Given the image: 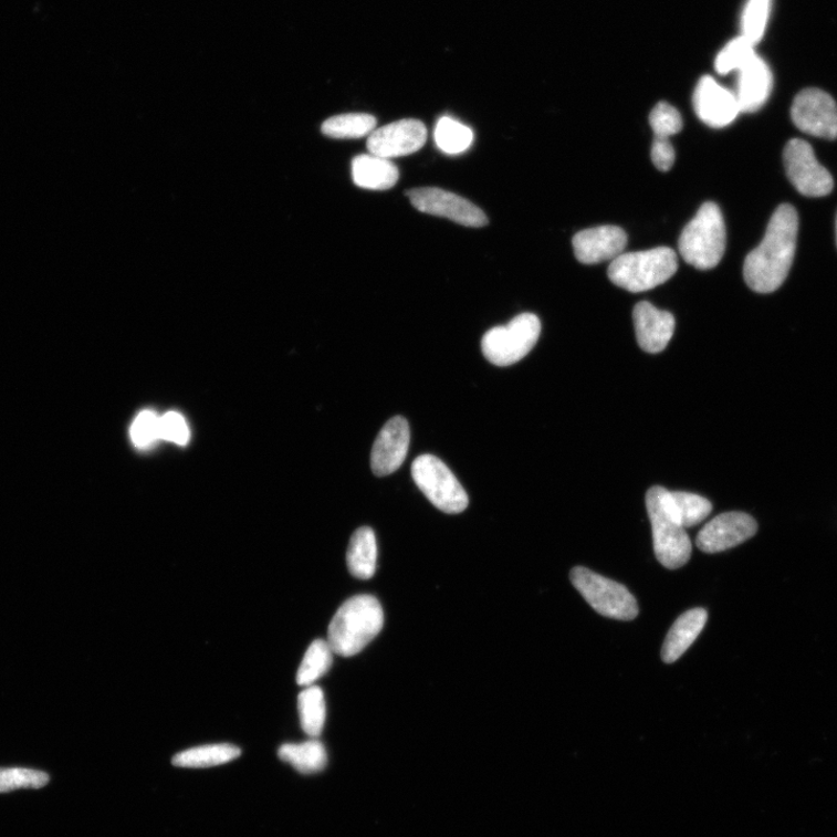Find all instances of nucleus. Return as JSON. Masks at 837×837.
I'll list each match as a JSON object with an SVG mask.
<instances>
[{
	"instance_id": "obj_10",
	"label": "nucleus",
	"mask_w": 837,
	"mask_h": 837,
	"mask_svg": "<svg viewBox=\"0 0 837 837\" xmlns=\"http://www.w3.org/2000/svg\"><path fill=\"white\" fill-rule=\"evenodd\" d=\"M406 195L420 212L447 218L472 229L484 228L489 223L486 215L479 207L459 195L439 188H418Z\"/></svg>"
},
{
	"instance_id": "obj_16",
	"label": "nucleus",
	"mask_w": 837,
	"mask_h": 837,
	"mask_svg": "<svg viewBox=\"0 0 837 837\" xmlns=\"http://www.w3.org/2000/svg\"><path fill=\"white\" fill-rule=\"evenodd\" d=\"M627 241V234L622 229L606 224L578 232L573 239V247L580 263L597 264L620 257Z\"/></svg>"
},
{
	"instance_id": "obj_30",
	"label": "nucleus",
	"mask_w": 837,
	"mask_h": 837,
	"mask_svg": "<svg viewBox=\"0 0 837 837\" xmlns=\"http://www.w3.org/2000/svg\"><path fill=\"white\" fill-rule=\"evenodd\" d=\"M755 55V44L741 35L728 43L718 54L715 60V71L720 75H729L732 72H739Z\"/></svg>"
},
{
	"instance_id": "obj_14",
	"label": "nucleus",
	"mask_w": 837,
	"mask_h": 837,
	"mask_svg": "<svg viewBox=\"0 0 837 837\" xmlns=\"http://www.w3.org/2000/svg\"><path fill=\"white\" fill-rule=\"evenodd\" d=\"M698 118L712 128L730 126L740 115L735 94L721 86L713 77H701L693 94Z\"/></svg>"
},
{
	"instance_id": "obj_7",
	"label": "nucleus",
	"mask_w": 837,
	"mask_h": 837,
	"mask_svg": "<svg viewBox=\"0 0 837 837\" xmlns=\"http://www.w3.org/2000/svg\"><path fill=\"white\" fill-rule=\"evenodd\" d=\"M571 580L587 604L600 616L621 621L635 620L638 617V601L622 584L584 567L574 568Z\"/></svg>"
},
{
	"instance_id": "obj_1",
	"label": "nucleus",
	"mask_w": 837,
	"mask_h": 837,
	"mask_svg": "<svg viewBox=\"0 0 837 837\" xmlns=\"http://www.w3.org/2000/svg\"><path fill=\"white\" fill-rule=\"evenodd\" d=\"M798 230L796 209L783 203L768 221L761 244L744 261L743 276L753 291L771 293L785 282L795 260Z\"/></svg>"
},
{
	"instance_id": "obj_21",
	"label": "nucleus",
	"mask_w": 837,
	"mask_h": 837,
	"mask_svg": "<svg viewBox=\"0 0 837 837\" xmlns=\"http://www.w3.org/2000/svg\"><path fill=\"white\" fill-rule=\"evenodd\" d=\"M347 564L351 574L356 578L369 579L375 575L377 541L372 529L360 527L353 534L347 552Z\"/></svg>"
},
{
	"instance_id": "obj_13",
	"label": "nucleus",
	"mask_w": 837,
	"mask_h": 837,
	"mask_svg": "<svg viewBox=\"0 0 837 837\" xmlns=\"http://www.w3.org/2000/svg\"><path fill=\"white\" fill-rule=\"evenodd\" d=\"M427 140L426 126L416 119H404L375 129L368 138L370 154L388 158L411 155Z\"/></svg>"
},
{
	"instance_id": "obj_17",
	"label": "nucleus",
	"mask_w": 837,
	"mask_h": 837,
	"mask_svg": "<svg viewBox=\"0 0 837 837\" xmlns=\"http://www.w3.org/2000/svg\"><path fill=\"white\" fill-rule=\"evenodd\" d=\"M632 321L642 351L658 354L667 348L676 326L671 313L656 308L648 302H641L632 311Z\"/></svg>"
},
{
	"instance_id": "obj_11",
	"label": "nucleus",
	"mask_w": 837,
	"mask_h": 837,
	"mask_svg": "<svg viewBox=\"0 0 837 837\" xmlns=\"http://www.w3.org/2000/svg\"><path fill=\"white\" fill-rule=\"evenodd\" d=\"M795 125L812 137L837 138V104L820 88H806L797 95L791 108Z\"/></svg>"
},
{
	"instance_id": "obj_5",
	"label": "nucleus",
	"mask_w": 837,
	"mask_h": 837,
	"mask_svg": "<svg viewBox=\"0 0 837 837\" xmlns=\"http://www.w3.org/2000/svg\"><path fill=\"white\" fill-rule=\"evenodd\" d=\"M668 490L653 486L646 495L656 558L665 568L676 571L684 567L692 554L691 540L686 529L677 522L667 500Z\"/></svg>"
},
{
	"instance_id": "obj_32",
	"label": "nucleus",
	"mask_w": 837,
	"mask_h": 837,
	"mask_svg": "<svg viewBox=\"0 0 837 837\" xmlns=\"http://www.w3.org/2000/svg\"><path fill=\"white\" fill-rule=\"evenodd\" d=\"M50 783V776L31 768H0V794L19 788H41Z\"/></svg>"
},
{
	"instance_id": "obj_2",
	"label": "nucleus",
	"mask_w": 837,
	"mask_h": 837,
	"mask_svg": "<svg viewBox=\"0 0 837 837\" xmlns=\"http://www.w3.org/2000/svg\"><path fill=\"white\" fill-rule=\"evenodd\" d=\"M383 624V608L375 597H353L337 609L328 627L327 642L334 653L351 658L379 635Z\"/></svg>"
},
{
	"instance_id": "obj_23",
	"label": "nucleus",
	"mask_w": 837,
	"mask_h": 837,
	"mask_svg": "<svg viewBox=\"0 0 837 837\" xmlns=\"http://www.w3.org/2000/svg\"><path fill=\"white\" fill-rule=\"evenodd\" d=\"M240 755V749L233 744L200 745L175 755L172 764L179 767H211L232 762Z\"/></svg>"
},
{
	"instance_id": "obj_9",
	"label": "nucleus",
	"mask_w": 837,
	"mask_h": 837,
	"mask_svg": "<svg viewBox=\"0 0 837 837\" xmlns=\"http://www.w3.org/2000/svg\"><path fill=\"white\" fill-rule=\"evenodd\" d=\"M783 157L789 182L798 192L806 197H824L831 192L833 177L819 164L808 143L801 139L789 140Z\"/></svg>"
},
{
	"instance_id": "obj_19",
	"label": "nucleus",
	"mask_w": 837,
	"mask_h": 837,
	"mask_svg": "<svg viewBox=\"0 0 837 837\" xmlns=\"http://www.w3.org/2000/svg\"><path fill=\"white\" fill-rule=\"evenodd\" d=\"M709 615L704 608H693L678 618L670 628L662 648V660L667 665L680 660L683 653L703 631Z\"/></svg>"
},
{
	"instance_id": "obj_29",
	"label": "nucleus",
	"mask_w": 837,
	"mask_h": 837,
	"mask_svg": "<svg viewBox=\"0 0 837 837\" xmlns=\"http://www.w3.org/2000/svg\"><path fill=\"white\" fill-rule=\"evenodd\" d=\"M772 6L773 0H749L744 7L741 18V35L755 46L764 36L768 19H771Z\"/></svg>"
},
{
	"instance_id": "obj_26",
	"label": "nucleus",
	"mask_w": 837,
	"mask_h": 837,
	"mask_svg": "<svg viewBox=\"0 0 837 837\" xmlns=\"http://www.w3.org/2000/svg\"><path fill=\"white\" fill-rule=\"evenodd\" d=\"M299 711L303 731L312 739L318 737L326 722V701L320 687H307L299 697Z\"/></svg>"
},
{
	"instance_id": "obj_35",
	"label": "nucleus",
	"mask_w": 837,
	"mask_h": 837,
	"mask_svg": "<svg viewBox=\"0 0 837 837\" xmlns=\"http://www.w3.org/2000/svg\"><path fill=\"white\" fill-rule=\"evenodd\" d=\"M651 160L660 171H669L674 164L676 153L670 140L655 139L651 146Z\"/></svg>"
},
{
	"instance_id": "obj_33",
	"label": "nucleus",
	"mask_w": 837,
	"mask_h": 837,
	"mask_svg": "<svg viewBox=\"0 0 837 837\" xmlns=\"http://www.w3.org/2000/svg\"><path fill=\"white\" fill-rule=\"evenodd\" d=\"M130 438L133 443L139 448L150 447L158 439H161L160 418L151 411L140 414L132 425Z\"/></svg>"
},
{
	"instance_id": "obj_22",
	"label": "nucleus",
	"mask_w": 837,
	"mask_h": 837,
	"mask_svg": "<svg viewBox=\"0 0 837 837\" xmlns=\"http://www.w3.org/2000/svg\"><path fill=\"white\" fill-rule=\"evenodd\" d=\"M279 756L305 775L320 773L327 764L325 745L316 739L302 743H285L281 746Z\"/></svg>"
},
{
	"instance_id": "obj_24",
	"label": "nucleus",
	"mask_w": 837,
	"mask_h": 837,
	"mask_svg": "<svg viewBox=\"0 0 837 837\" xmlns=\"http://www.w3.org/2000/svg\"><path fill=\"white\" fill-rule=\"evenodd\" d=\"M667 500L677 522L684 529L704 522L713 509L707 498L689 492L668 491Z\"/></svg>"
},
{
	"instance_id": "obj_18",
	"label": "nucleus",
	"mask_w": 837,
	"mask_h": 837,
	"mask_svg": "<svg viewBox=\"0 0 837 837\" xmlns=\"http://www.w3.org/2000/svg\"><path fill=\"white\" fill-rule=\"evenodd\" d=\"M737 73L735 96L741 112L758 111L773 92L774 77L771 67L756 54Z\"/></svg>"
},
{
	"instance_id": "obj_27",
	"label": "nucleus",
	"mask_w": 837,
	"mask_h": 837,
	"mask_svg": "<svg viewBox=\"0 0 837 837\" xmlns=\"http://www.w3.org/2000/svg\"><path fill=\"white\" fill-rule=\"evenodd\" d=\"M333 650L325 640H315L305 652L299 669L297 683L301 687H312L327 673L333 662Z\"/></svg>"
},
{
	"instance_id": "obj_31",
	"label": "nucleus",
	"mask_w": 837,
	"mask_h": 837,
	"mask_svg": "<svg viewBox=\"0 0 837 837\" xmlns=\"http://www.w3.org/2000/svg\"><path fill=\"white\" fill-rule=\"evenodd\" d=\"M649 124L655 139L669 140L683 128L681 113L668 103H659L650 112Z\"/></svg>"
},
{
	"instance_id": "obj_36",
	"label": "nucleus",
	"mask_w": 837,
	"mask_h": 837,
	"mask_svg": "<svg viewBox=\"0 0 837 837\" xmlns=\"http://www.w3.org/2000/svg\"><path fill=\"white\" fill-rule=\"evenodd\" d=\"M836 244H837V217H836Z\"/></svg>"
},
{
	"instance_id": "obj_15",
	"label": "nucleus",
	"mask_w": 837,
	"mask_h": 837,
	"mask_svg": "<svg viewBox=\"0 0 837 837\" xmlns=\"http://www.w3.org/2000/svg\"><path fill=\"white\" fill-rule=\"evenodd\" d=\"M410 426L402 417L390 419L377 436L372 450V470L378 478L389 477L404 463L410 447Z\"/></svg>"
},
{
	"instance_id": "obj_28",
	"label": "nucleus",
	"mask_w": 837,
	"mask_h": 837,
	"mask_svg": "<svg viewBox=\"0 0 837 837\" xmlns=\"http://www.w3.org/2000/svg\"><path fill=\"white\" fill-rule=\"evenodd\" d=\"M435 138L443 153L458 155L472 145L473 133L468 126L446 116L438 122Z\"/></svg>"
},
{
	"instance_id": "obj_3",
	"label": "nucleus",
	"mask_w": 837,
	"mask_h": 837,
	"mask_svg": "<svg viewBox=\"0 0 837 837\" xmlns=\"http://www.w3.org/2000/svg\"><path fill=\"white\" fill-rule=\"evenodd\" d=\"M678 248L684 261L699 270L720 263L726 249V224L715 202H705L699 209L686 226Z\"/></svg>"
},
{
	"instance_id": "obj_12",
	"label": "nucleus",
	"mask_w": 837,
	"mask_h": 837,
	"mask_svg": "<svg viewBox=\"0 0 837 837\" xmlns=\"http://www.w3.org/2000/svg\"><path fill=\"white\" fill-rule=\"evenodd\" d=\"M756 520L742 512L722 513L699 532L697 547L704 553L715 554L729 551L750 540L757 533Z\"/></svg>"
},
{
	"instance_id": "obj_4",
	"label": "nucleus",
	"mask_w": 837,
	"mask_h": 837,
	"mask_svg": "<svg viewBox=\"0 0 837 837\" xmlns=\"http://www.w3.org/2000/svg\"><path fill=\"white\" fill-rule=\"evenodd\" d=\"M678 269L672 249L659 247L645 252L622 253L609 264L610 282L632 293L658 287L669 281Z\"/></svg>"
},
{
	"instance_id": "obj_6",
	"label": "nucleus",
	"mask_w": 837,
	"mask_h": 837,
	"mask_svg": "<svg viewBox=\"0 0 837 837\" xmlns=\"http://www.w3.org/2000/svg\"><path fill=\"white\" fill-rule=\"evenodd\" d=\"M540 334L541 322L535 314H519L508 325L486 332L482 338V351L492 365L509 367L531 353Z\"/></svg>"
},
{
	"instance_id": "obj_25",
	"label": "nucleus",
	"mask_w": 837,
	"mask_h": 837,
	"mask_svg": "<svg viewBox=\"0 0 837 837\" xmlns=\"http://www.w3.org/2000/svg\"><path fill=\"white\" fill-rule=\"evenodd\" d=\"M376 125V118L367 113H347L324 122L322 132L333 139H360L370 135Z\"/></svg>"
},
{
	"instance_id": "obj_20",
	"label": "nucleus",
	"mask_w": 837,
	"mask_h": 837,
	"mask_svg": "<svg viewBox=\"0 0 837 837\" xmlns=\"http://www.w3.org/2000/svg\"><path fill=\"white\" fill-rule=\"evenodd\" d=\"M354 184L368 190L393 189L399 179V170L388 158L373 154L358 155L352 165Z\"/></svg>"
},
{
	"instance_id": "obj_8",
	"label": "nucleus",
	"mask_w": 837,
	"mask_h": 837,
	"mask_svg": "<svg viewBox=\"0 0 837 837\" xmlns=\"http://www.w3.org/2000/svg\"><path fill=\"white\" fill-rule=\"evenodd\" d=\"M417 486L437 509L458 514L469 505V496L456 474L438 458L421 456L412 464Z\"/></svg>"
},
{
	"instance_id": "obj_34",
	"label": "nucleus",
	"mask_w": 837,
	"mask_h": 837,
	"mask_svg": "<svg viewBox=\"0 0 837 837\" xmlns=\"http://www.w3.org/2000/svg\"><path fill=\"white\" fill-rule=\"evenodd\" d=\"M160 437L180 446L187 444L190 431L186 419L176 412L165 415L160 418Z\"/></svg>"
}]
</instances>
